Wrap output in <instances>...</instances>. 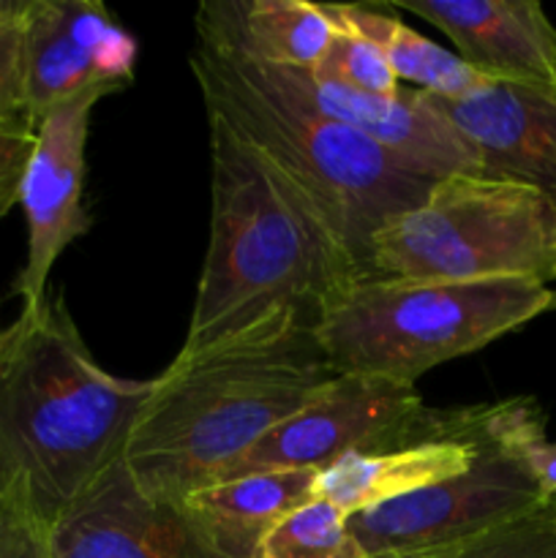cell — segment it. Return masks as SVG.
I'll return each mask as SVG.
<instances>
[{"instance_id": "cell-20", "label": "cell", "mask_w": 556, "mask_h": 558, "mask_svg": "<svg viewBox=\"0 0 556 558\" xmlns=\"http://www.w3.org/2000/svg\"><path fill=\"white\" fill-rule=\"evenodd\" d=\"M333 22V20H330ZM336 33L311 76L322 82H333L347 90L365 93V96H392L401 90V82L392 74L390 63L371 38L360 36L352 27L333 22Z\"/></svg>"}, {"instance_id": "cell-13", "label": "cell", "mask_w": 556, "mask_h": 558, "mask_svg": "<svg viewBox=\"0 0 556 558\" xmlns=\"http://www.w3.org/2000/svg\"><path fill=\"white\" fill-rule=\"evenodd\" d=\"M494 403L447 409L439 430L409 445L376 452H349L316 472V499L330 501L347 518L374 510L467 472L488 434Z\"/></svg>"}, {"instance_id": "cell-3", "label": "cell", "mask_w": 556, "mask_h": 558, "mask_svg": "<svg viewBox=\"0 0 556 558\" xmlns=\"http://www.w3.org/2000/svg\"><path fill=\"white\" fill-rule=\"evenodd\" d=\"M153 392L93 360L63 294L0 330V488L52 526L112 463Z\"/></svg>"}, {"instance_id": "cell-17", "label": "cell", "mask_w": 556, "mask_h": 558, "mask_svg": "<svg viewBox=\"0 0 556 558\" xmlns=\"http://www.w3.org/2000/svg\"><path fill=\"white\" fill-rule=\"evenodd\" d=\"M316 499V472H251L191 490L180 507L221 558H259V545L289 512Z\"/></svg>"}, {"instance_id": "cell-18", "label": "cell", "mask_w": 556, "mask_h": 558, "mask_svg": "<svg viewBox=\"0 0 556 558\" xmlns=\"http://www.w3.org/2000/svg\"><path fill=\"white\" fill-rule=\"evenodd\" d=\"M333 22L371 38L390 63L401 85L439 98H456L483 85V76L469 69L452 49L439 47L414 27L403 25L385 9L365 3H322Z\"/></svg>"}, {"instance_id": "cell-24", "label": "cell", "mask_w": 556, "mask_h": 558, "mask_svg": "<svg viewBox=\"0 0 556 558\" xmlns=\"http://www.w3.org/2000/svg\"><path fill=\"white\" fill-rule=\"evenodd\" d=\"M0 114H25L22 107V27L0 31Z\"/></svg>"}, {"instance_id": "cell-11", "label": "cell", "mask_w": 556, "mask_h": 558, "mask_svg": "<svg viewBox=\"0 0 556 558\" xmlns=\"http://www.w3.org/2000/svg\"><path fill=\"white\" fill-rule=\"evenodd\" d=\"M47 532L52 558H221L183 507L140 488L123 458Z\"/></svg>"}, {"instance_id": "cell-16", "label": "cell", "mask_w": 556, "mask_h": 558, "mask_svg": "<svg viewBox=\"0 0 556 558\" xmlns=\"http://www.w3.org/2000/svg\"><path fill=\"white\" fill-rule=\"evenodd\" d=\"M194 27L202 47L303 74L319 65L336 33L325 5L305 0H207Z\"/></svg>"}, {"instance_id": "cell-22", "label": "cell", "mask_w": 556, "mask_h": 558, "mask_svg": "<svg viewBox=\"0 0 556 558\" xmlns=\"http://www.w3.org/2000/svg\"><path fill=\"white\" fill-rule=\"evenodd\" d=\"M0 558H52L47 523L14 485L0 488Z\"/></svg>"}, {"instance_id": "cell-4", "label": "cell", "mask_w": 556, "mask_h": 558, "mask_svg": "<svg viewBox=\"0 0 556 558\" xmlns=\"http://www.w3.org/2000/svg\"><path fill=\"white\" fill-rule=\"evenodd\" d=\"M189 63L207 112L227 120L316 207L358 276L368 278L374 234L420 205L434 180L407 172L363 134L322 114L283 71L202 44Z\"/></svg>"}, {"instance_id": "cell-2", "label": "cell", "mask_w": 556, "mask_h": 558, "mask_svg": "<svg viewBox=\"0 0 556 558\" xmlns=\"http://www.w3.org/2000/svg\"><path fill=\"white\" fill-rule=\"evenodd\" d=\"M336 376L309 322H273L238 341L178 354L153 379L123 463L145 494L180 505L223 477Z\"/></svg>"}, {"instance_id": "cell-1", "label": "cell", "mask_w": 556, "mask_h": 558, "mask_svg": "<svg viewBox=\"0 0 556 558\" xmlns=\"http://www.w3.org/2000/svg\"><path fill=\"white\" fill-rule=\"evenodd\" d=\"M210 129V238L178 354L238 341L273 322H309L358 270L316 207L216 112Z\"/></svg>"}, {"instance_id": "cell-7", "label": "cell", "mask_w": 556, "mask_h": 558, "mask_svg": "<svg viewBox=\"0 0 556 558\" xmlns=\"http://www.w3.org/2000/svg\"><path fill=\"white\" fill-rule=\"evenodd\" d=\"M545 434L532 398L494 403V420L472 466L431 488L349 518L368 558H456L499 529L551 510L529 441Z\"/></svg>"}, {"instance_id": "cell-12", "label": "cell", "mask_w": 556, "mask_h": 558, "mask_svg": "<svg viewBox=\"0 0 556 558\" xmlns=\"http://www.w3.org/2000/svg\"><path fill=\"white\" fill-rule=\"evenodd\" d=\"M428 101L478 153L480 174L556 199V90L485 80L463 96Z\"/></svg>"}, {"instance_id": "cell-6", "label": "cell", "mask_w": 556, "mask_h": 558, "mask_svg": "<svg viewBox=\"0 0 556 558\" xmlns=\"http://www.w3.org/2000/svg\"><path fill=\"white\" fill-rule=\"evenodd\" d=\"M368 278L396 281H540L556 278V199L485 174L434 180L412 210L382 223Z\"/></svg>"}, {"instance_id": "cell-5", "label": "cell", "mask_w": 556, "mask_h": 558, "mask_svg": "<svg viewBox=\"0 0 556 558\" xmlns=\"http://www.w3.org/2000/svg\"><path fill=\"white\" fill-rule=\"evenodd\" d=\"M540 281L360 278L322 308L314 332L336 374L414 385L425 371L480 352L551 311Z\"/></svg>"}, {"instance_id": "cell-23", "label": "cell", "mask_w": 556, "mask_h": 558, "mask_svg": "<svg viewBox=\"0 0 556 558\" xmlns=\"http://www.w3.org/2000/svg\"><path fill=\"white\" fill-rule=\"evenodd\" d=\"M36 147V125L27 114H0V218L20 205L22 180Z\"/></svg>"}, {"instance_id": "cell-26", "label": "cell", "mask_w": 556, "mask_h": 558, "mask_svg": "<svg viewBox=\"0 0 556 558\" xmlns=\"http://www.w3.org/2000/svg\"><path fill=\"white\" fill-rule=\"evenodd\" d=\"M31 9L33 0H0V31H20Z\"/></svg>"}, {"instance_id": "cell-14", "label": "cell", "mask_w": 556, "mask_h": 558, "mask_svg": "<svg viewBox=\"0 0 556 558\" xmlns=\"http://www.w3.org/2000/svg\"><path fill=\"white\" fill-rule=\"evenodd\" d=\"M283 74L322 114L363 134L407 172L428 180L480 174L478 153L436 112L425 93L401 87L392 96H365L303 71Z\"/></svg>"}, {"instance_id": "cell-19", "label": "cell", "mask_w": 556, "mask_h": 558, "mask_svg": "<svg viewBox=\"0 0 556 558\" xmlns=\"http://www.w3.org/2000/svg\"><path fill=\"white\" fill-rule=\"evenodd\" d=\"M259 558H368L349 518L325 499H311L267 532Z\"/></svg>"}, {"instance_id": "cell-9", "label": "cell", "mask_w": 556, "mask_h": 558, "mask_svg": "<svg viewBox=\"0 0 556 558\" xmlns=\"http://www.w3.org/2000/svg\"><path fill=\"white\" fill-rule=\"evenodd\" d=\"M136 38L98 0H33L22 25V107L38 125L76 98L134 82Z\"/></svg>"}, {"instance_id": "cell-15", "label": "cell", "mask_w": 556, "mask_h": 558, "mask_svg": "<svg viewBox=\"0 0 556 558\" xmlns=\"http://www.w3.org/2000/svg\"><path fill=\"white\" fill-rule=\"evenodd\" d=\"M483 80L556 90V27L537 0H398Z\"/></svg>"}, {"instance_id": "cell-27", "label": "cell", "mask_w": 556, "mask_h": 558, "mask_svg": "<svg viewBox=\"0 0 556 558\" xmlns=\"http://www.w3.org/2000/svg\"><path fill=\"white\" fill-rule=\"evenodd\" d=\"M554 283H556V278H554ZM551 289H554V287H551ZM556 308V289H554V303H551V311H554Z\"/></svg>"}, {"instance_id": "cell-21", "label": "cell", "mask_w": 556, "mask_h": 558, "mask_svg": "<svg viewBox=\"0 0 556 558\" xmlns=\"http://www.w3.org/2000/svg\"><path fill=\"white\" fill-rule=\"evenodd\" d=\"M456 558H556V507L499 529Z\"/></svg>"}, {"instance_id": "cell-10", "label": "cell", "mask_w": 556, "mask_h": 558, "mask_svg": "<svg viewBox=\"0 0 556 558\" xmlns=\"http://www.w3.org/2000/svg\"><path fill=\"white\" fill-rule=\"evenodd\" d=\"M98 101L96 96L76 98L36 125V147L20 191L27 218V259L11 289L22 300V311L41 308L55 262L93 223L85 210V150Z\"/></svg>"}, {"instance_id": "cell-8", "label": "cell", "mask_w": 556, "mask_h": 558, "mask_svg": "<svg viewBox=\"0 0 556 558\" xmlns=\"http://www.w3.org/2000/svg\"><path fill=\"white\" fill-rule=\"evenodd\" d=\"M445 417L447 409L425 407L414 385L338 374L218 480L289 469L322 472L349 452L392 450L423 439L439 430Z\"/></svg>"}, {"instance_id": "cell-25", "label": "cell", "mask_w": 556, "mask_h": 558, "mask_svg": "<svg viewBox=\"0 0 556 558\" xmlns=\"http://www.w3.org/2000/svg\"><path fill=\"white\" fill-rule=\"evenodd\" d=\"M527 458L534 477H537L540 488H543L545 499H548L551 505H556V441L545 439V434L534 436V439L529 441Z\"/></svg>"}]
</instances>
